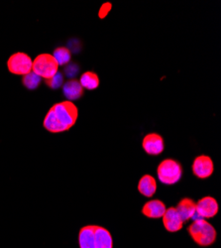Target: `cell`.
<instances>
[{"label":"cell","mask_w":221,"mask_h":248,"mask_svg":"<svg viewBox=\"0 0 221 248\" xmlns=\"http://www.w3.org/2000/svg\"><path fill=\"white\" fill-rule=\"evenodd\" d=\"M78 109L74 103L64 100L55 105L47 112L43 125L49 132L61 133L70 130L77 120Z\"/></svg>","instance_id":"cell-1"},{"label":"cell","mask_w":221,"mask_h":248,"mask_svg":"<svg viewBox=\"0 0 221 248\" xmlns=\"http://www.w3.org/2000/svg\"><path fill=\"white\" fill-rule=\"evenodd\" d=\"M188 232L197 245L203 247L212 245L217 237L213 225L204 218L193 219L188 227Z\"/></svg>","instance_id":"cell-2"},{"label":"cell","mask_w":221,"mask_h":248,"mask_svg":"<svg viewBox=\"0 0 221 248\" xmlns=\"http://www.w3.org/2000/svg\"><path fill=\"white\" fill-rule=\"evenodd\" d=\"M157 175L161 183L172 186L177 184L182 178L183 167L178 161L174 159H165L159 164Z\"/></svg>","instance_id":"cell-3"},{"label":"cell","mask_w":221,"mask_h":248,"mask_svg":"<svg viewBox=\"0 0 221 248\" xmlns=\"http://www.w3.org/2000/svg\"><path fill=\"white\" fill-rule=\"evenodd\" d=\"M32 72L46 80L59 72V64L51 54L38 55L33 61Z\"/></svg>","instance_id":"cell-4"},{"label":"cell","mask_w":221,"mask_h":248,"mask_svg":"<svg viewBox=\"0 0 221 248\" xmlns=\"http://www.w3.org/2000/svg\"><path fill=\"white\" fill-rule=\"evenodd\" d=\"M33 61L29 55L23 52L13 54L7 61L8 71L17 76H25L32 72Z\"/></svg>","instance_id":"cell-5"},{"label":"cell","mask_w":221,"mask_h":248,"mask_svg":"<svg viewBox=\"0 0 221 248\" xmlns=\"http://www.w3.org/2000/svg\"><path fill=\"white\" fill-rule=\"evenodd\" d=\"M214 171L213 161L209 156H197L192 163V173L198 179H207Z\"/></svg>","instance_id":"cell-6"},{"label":"cell","mask_w":221,"mask_h":248,"mask_svg":"<svg viewBox=\"0 0 221 248\" xmlns=\"http://www.w3.org/2000/svg\"><path fill=\"white\" fill-rule=\"evenodd\" d=\"M217 201L212 197H205L196 202V215L199 218L208 219L218 214Z\"/></svg>","instance_id":"cell-7"},{"label":"cell","mask_w":221,"mask_h":248,"mask_svg":"<svg viewBox=\"0 0 221 248\" xmlns=\"http://www.w3.org/2000/svg\"><path fill=\"white\" fill-rule=\"evenodd\" d=\"M142 147L148 155L158 156L164 151V139L160 134L149 133L142 141Z\"/></svg>","instance_id":"cell-8"},{"label":"cell","mask_w":221,"mask_h":248,"mask_svg":"<svg viewBox=\"0 0 221 248\" xmlns=\"http://www.w3.org/2000/svg\"><path fill=\"white\" fill-rule=\"evenodd\" d=\"M163 223L167 232H177L183 229L184 221L180 218L177 211L174 206L166 210V213L163 216Z\"/></svg>","instance_id":"cell-9"},{"label":"cell","mask_w":221,"mask_h":248,"mask_svg":"<svg viewBox=\"0 0 221 248\" xmlns=\"http://www.w3.org/2000/svg\"><path fill=\"white\" fill-rule=\"evenodd\" d=\"M166 204L160 200H151L147 202L143 209H142V214L148 217V218H161L163 217L164 214L166 213Z\"/></svg>","instance_id":"cell-10"},{"label":"cell","mask_w":221,"mask_h":248,"mask_svg":"<svg viewBox=\"0 0 221 248\" xmlns=\"http://www.w3.org/2000/svg\"><path fill=\"white\" fill-rule=\"evenodd\" d=\"M176 210L177 211L180 218L186 222L194 217L196 213V202L190 198L182 199L177 203Z\"/></svg>","instance_id":"cell-11"},{"label":"cell","mask_w":221,"mask_h":248,"mask_svg":"<svg viewBox=\"0 0 221 248\" xmlns=\"http://www.w3.org/2000/svg\"><path fill=\"white\" fill-rule=\"evenodd\" d=\"M85 89L79 84V81L75 78L70 79L63 85V93L68 98V100H76L84 95Z\"/></svg>","instance_id":"cell-12"},{"label":"cell","mask_w":221,"mask_h":248,"mask_svg":"<svg viewBox=\"0 0 221 248\" xmlns=\"http://www.w3.org/2000/svg\"><path fill=\"white\" fill-rule=\"evenodd\" d=\"M94 239L96 248H113L111 233L103 226L94 225Z\"/></svg>","instance_id":"cell-13"},{"label":"cell","mask_w":221,"mask_h":248,"mask_svg":"<svg viewBox=\"0 0 221 248\" xmlns=\"http://www.w3.org/2000/svg\"><path fill=\"white\" fill-rule=\"evenodd\" d=\"M79 248H96L94 239V225H86L78 233Z\"/></svg>","instance_id":"cell-14"},{"label":"cell","mask_w":221,"mask_h":248,"mask_svg":"<svg viewBox=\"0 0 221 248\" xmlns=\"http://www.w3.org/2000/svg\"><path fill=\"white\" fill-rule=\"evenodd\" d=\"M138 191L146 198H152L157 191V182L151 175H144L138 183Z\"/></svg>","instance_id":"cell-15"},{"label":"cell","mask_w":221,"mask_h":248,"mask_svg":"<svg viewBox=\"0 0 221 248\" xmlns=\"http://www.w3.org/2000/svg\"><path fill=\"white\" fill-rule=\"evenodd\" d=\"M78 81L84 89H87L88 91L96 90L99 87V78L93 72L84 73L80 76V79Z\"/></svg>","instance_id":"cell-16"},{"label":"cell","mask_w":221,"mask_h":248,"mask_svg":"<svg viewBox=\"0 0 221 248\" xmlns=\"http://www.w3.org/2000/svg\"><path fill=\"white\" fill-rule=\"evenodd\" d=\"M53 57L56 59L59 66H66L71 62L72 54L70 49L66 47H58L55 49Z\"/></svg>","instance_id":"cell-17"},{"label":"cell","mask_w":221,"mask_h":248,"mask_svg":"<svg viewBox=\"0 0 221 248\" xmlns=\"http://www.w3.org/2000/svg\"><path fill=\"white\" fill-rule=\"evenodd\" d=\"M41 82H42V78L33 72L29 73L28 75L23 76V78H22V85L30 91L36 90L40 86V84H41Z\"/></svg>","instance_id":"cell-18"},{"label":"cell","mask_w":221,"mask_h":248,"mask_svg":"<svg viewBox=\"0 0 221 248\" xmlns=\"http://www.w3.org/2000/svg\"><path fill=\"white\" fill-rule=\"evenodd\" d=\"M65 82V78H64V75L62 73L58 72L54 77H52L51 78L49 79H46L45 80V84L47 87H49L50 89L52 90H57V89H59Z\"/></svg>","instance_id":"cell-19"},{"label":"cell","mask_w":221,"mask_h":248,"mask_svg":"<svg viewBox=\"0 0 221 248\" xmlns=\"http://www.w3.org/2000/svg\"><path fill=\"white\" fill-rule=\"evenodd\" d=\"M78 72H79V67H78V65L75 64V63L68 64V65H66L65 68H64V73H65V75H66L68 78H73V79L77 76Z\"/></svg>","instance_id":"cell-20"},{"label":"cell","mask_w":221,"mask_h":248,"mask_svg":"<svg viewBox=\"0 0 221 248\" xmlns=\"http://www.w3.org/2000/svg\"><path fill=\"white\" fill-rule=\"evenodd\" d=\"M112 8V4L110 2H105L102 5V7H100L99 9V12H98V16L100 19H104L107 14L109 13V11L111 10Z\"/></svg>","instance_id":"cell-21"}]
</instances>
